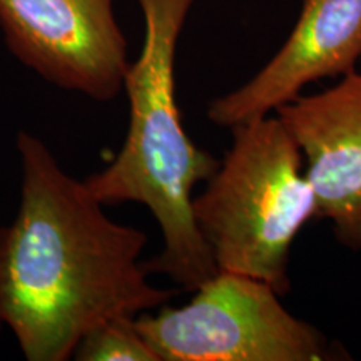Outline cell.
Returning <instances> with one entry per match:
<instances>
[{"label": "cell", "mask_w": 361, "mask_h": 361, "mask_svg": "<svg viewBox=\"0 0 361 361\" xmlns=\"http://www.w3.org/2000/svg\"><path fill=\"white\" fill-rule=\"evenodd\" d=\"M295 139L316 197V216L328 219L338 241L361 250V72L335 87L300 96L276 111Z\"/></svg>", "instance_id": "7"}, {"label": "cell", "mask_w": 361, "mask_h": 361, "mask_svg": "<svg viewBox=\"0 0 361 361\" xmlns=\"http://www.w3.org/2000/svg\"><path fill=\"white\" fill-rule=\"evenodd\" d=\"M20 204L0 228V328L30 361H66L94 328L164 306L174 290L149 281L147 236L114 223L84 180L35 135L17 134Z\"/></svg>", "instance_id": "1"}, {"label": "cell", "mask_w": 361, "mask_h": 361, "mask_svg": "<svg viewBox=\"0 0 361 361\" xmlns=\"http://www.w3.org/2000/svg\"><path fill=\"white\" fill-rule=\"evenodd\" d=\"M72 358L79 361H157L135 318H116L89 331Z\"/></svg>", "instance_id": "8"}, {"label": "cell", "mask_w": 361, "mask_h": 361, "mask_svg": "<svg viewBox=\"0 0 361 361\" xmlns=\"http://www.w3.org/2000/svg\"><path fill=\"white\" fill-rule=\"evenodd\" d=\"M233 146L192 209L218 271L290 290L288 263L298 233L316 218V197L300 147L278 116L231 129Z\"/></svg>", "instance_id": "3"}, {"label": "cell", "mask_w": 361, "mask_h": 361, "mask_svg": "<svg viewBox=\"0 0 361 361\" xmlns=\"http://www.w3.org/2000/svg\"><path fill=\"white\" fill-rule=\"evenodd\" d=\"M261 279L218 271L188 305L139 314L157 361H322L326 338L290 313Z\"/></svg>", "instance_id": "4"}, {"label": "cell", "mask_w": 361, "mask_h": 361, "mask_svg": "<svg viewBox=\"0 0 361 361\" xmlns=\"http://www.w3.org/2000/svg\"><path fill=\"white\" fill-rule=\"evenodd\" d=\"M0 329H2V328H0Z\"/></svg>", "instance_id": "9"}, {"label": "cell", "mask_w": 361, "mask_h": 361, "mask_svg": "<svg viewBox=\"0 0 361 361\" xmlns=\"http://www.w3.org/2000/svg\"><path fill=\"white\" fill-rule=\"evenodd\" d=\"M194 2L137 0L146 30L141 54L124 79L128 134L114 161L84 180L104 206L139 202L151 211L164 246L144 266L186 291L218 273L192 201L194 188L214 174L219 161L191 141L176 99V51Z\"/></svg>", "instance_id": "2"}, {"label": "cell", "mask_w": 361, "mask_h": 361, "mask_svg": "<svg viewBox=\"0 0 361 361\" xmlns=\"http://www.w3.org/2000/svg\"><path fill=\"white\" fill-rule=\"evenodd\" d=\"M0 29L22 64L94 101L124 90L128 42L112 0H0Z\"/></svg>", "instance_id": "5"}, {"label": "cell", "mask_w": 361, "mask_h": 361, "mask_svg": "<svg viewBox=\"0 0 361 361\" xmlns=\"http://www.w3.org/2000/svg\"><path fill=\"white\" fill-rule=\"evenodd\" d=\"M360 61L361 0H303L286 42L246 84L214 99L207 117L233 129L269 116L308 84L355 72Z\"/></svg>", "instance_id": "6"}]
</instances>
